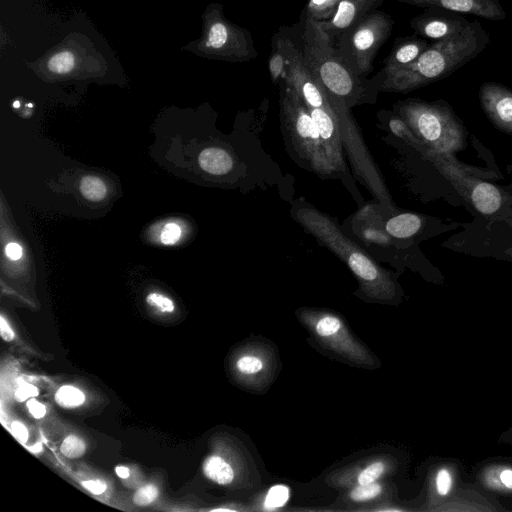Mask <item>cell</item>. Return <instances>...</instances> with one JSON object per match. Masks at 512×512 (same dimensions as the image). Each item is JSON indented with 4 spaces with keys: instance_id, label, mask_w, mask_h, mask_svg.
<instances>
[{
    "instance_id": "1",
    "label": "cell",
    "mask_w": 512,
    "mask_h": 512,
    "mask_svg": "<svg viewBox=\"0 0 512 512\" xmlns=\"http://www.w3.org/2000/svg\"><path fill=\"white\" fill-rule=\"evenodd\" d=\"M490 43L478 20L459 35L433 41L410 65L382 78L380 91L408 93L444 79L477 57Z\"/></svg>"
},
{
    "instance_id": "2",
    "label": "cell",
    "mask_w": 512,
    "mask_h": 512,
    "mask_svg": "<svg viewBox=\"0 0 512 512\" xmlns=\"http://www.w3.org/2000/svg\"><path fill=\"white\" fill-rule=\"evenodd\" d=\"M291 212L306 232L347 265L366 295L376 300L394 296L396 286L391 273L345 234L335 219L302 201L295 203Z\"/></svg>"
},
{
    "instance_id": "3",
    "label": "cell",
    "mask_w": 512,
    "mask_h": 512,
    "mask_svg": "<svg viewBox=\"0 0 512 512\" xmlns=\"http://www.w3.org/2000/svg\"><path fill=\"white\" fill-rule=\"evenodd\" d=\"M302 43L307 68L330 95L343 100L350 109L374 102L380 91L379 75L370 80L357 76L315 20L306 19Z\"/></svg>"
},
{
    "instance_id": "4",
    "label": "cell",
    "mask_w": 512,
    "mask_h": 512,
    "mask_svg": "<svg viewBox=\"0 0 512 512\" xmlns=\"http://www.w3.org/2000/svg\"><path fill=\"white\" fill-rule=\"evenodd\" d=\"M279 103L281 130L290 157L322 179L341 177L306 104L284 80L280 82Z\"/></svg>"
},
{
    "instance_id": "5",
    "label": "cell",
    "mask_w": 512,
    "mask_h": 512,
    "mask_svg": "<svg viewBox=\"0 0 512 512\" xmlns=\"http://www.w3.org/2000/svg\"><path fill=\"white\" fill-rule=\"evenodd\" d=\"M393 108L414 134L409 145L417 151L453 155L467 147V129L448 102L408 98Z\"/></svg>"
},
{
    "instance_id": "6",
    "label": "cell",
    "mask_w": 512,
    "mask_h": 512,
    "mask_svg": "<svg viewBox=\"0 0 512 512\" xmlns=\"http://www.w3.org/2000/svg\"><path fill=\"white\" fill-rule=\"evenodd\" d=\"M394 21L390 15L373 10L345 32L335 44L339 54L362 79L373 70L374 59L390 37Z\"/></svg>"
},
{
    "instance_id": "7",
    "label": "cell",
    "mask_w": 512,
    "mask_h": 512,
    "mask_svg": "<svg viewBox=\"0 0 512 512\" xmlns=\"http://www.w3.org/2000/svg\"><path fill=\"white\" fill-rule=\"evenodd\" d=\"M421 155L453 185L474 209L484 216L498 212L503 203V193L495 185L481 180V170L459 162L453 155L424 150Z\"/></svg>"
},
{
    "instance_id": "8",
    "label": "cell",
    "mask_w": 512,
    "mask_h": 512,
    "mask_svg": "<svg viewBox=\"0 0 512 512\" xmlns=\"http://www.w3.org/2000/svg\"><path fill=\"white\" fill-rule=\"evenodd\" d=\"M209 22L205 48L229 60L246 62L257 57L258 52L249 30L227 22L215 11Z\"/></svg>"
},
{
    "instance_id": "9",
    "label": "cell",
    "mask_w": 512,
    "mask_h": 512,
    "mask_svg": "<svg viewBox=\"0 0 512 512\" xmlns=\"http://www.w3.org/2000/svg\"><path fill=\"white\" fill-rule=\"evenodd\" d=\"M469 24L463 14L438 7L428 8L410 21L416 35L432 42L459 35Z\"/></svg>"
},
{
    "instance_id": "10",
    "label": "cell",
    "mask_w": 512,
    "mask_h": 512,
    "mask_svg": "<svg viewBox=\"0 0 512 512\" xmlns=\"http://www.w3.org/2000/svg\"><path fill=\"white\" fill-rule=\"evenodd\" d=\"M479 102L492 125L512 135V90L497 82H485L479 88Z\"/></svg>"
},
{
    "instance_id": "11",
    "label": "cell",
    "mask_w": 512,
    "mask_h": 512,
    "mask_svg": "<svg viewBox=\"0 0 512 512\" xmlns=\"http://www.w3.org/2000/svg\"><path fill=\"white\" fill-rule=\"evenodd\" d=\"M382 2L383 0H342L328 19L316 22L335 45L345 32Z\"/></svg>"
},
{
    "instance_id": "12",
    "label": "cell",
    "mask_w": 512,
    "mask_h": 512,
    "mask_svg": "<svg viewBox=\"0 0 512 512\" xmlns=\"http://www.w3.org/2000/svg\"><path fill=\"white\" fill-rule=\"evenodd\" d=\"M315 333L327 344L347 357L363 361L362 350L349 337L342 321L329 313L318 314L313 322Z\"/></svg>"
},
{
    "instance_id": "13",
    "label": "cell",
    "mask_w": 512,
    "mask_h": 512,
    "mask_svg": "<svg viewBox=\"0 0 512 512\" xmlns=\"http://www.w3.org/2000/svg\"><path fill=\"white\" fill-rule=\"evenodd\" d=\"M424 8H445L489 20H503L506 12L498 0H399Z\"/></svg>"
},
{
    "instance_id": "14",
    "label": "cell",
    "mask_w": 512,
    "mask_h": 512,
    "mask_svg": "<svg viewBox=\"0 0 512 512\" xmlns=\"http://www.w3.org/2000/svg\"><path fill=\"white\" fill-rule=\"evenodd\" d=\"M429 44L428 40L416 34L397 38L390 54L384 60L383 69L378 73L381 80L384 76L413 63Z\"/></svg>"
},
{
    "instance_id": "15",
    "label": "cell",
    "mask_w": 512,
    "mask_h": 512,
    "mask_svg": "<svg viewBox=\"0 0 512 512\" xmlns=\"http://www.w3.org/2000/svg\"><path fill=\"white\" fill-rule=\"evenodd\" d=\"M424 225L423 216L404 212L396 214L385 222V231L397 239H406L418 234Z\"/></svg>"
},
{
    "instance_id": "16",
    "label": "cell",
    "mask_w": 512,
    "mask_h": 512,
    "mask_svg": "<svg viewBox=\"0 0 512 512\" xmlns=\"http://www.w3.org/2000/svg\"><path fill=\"white\" fill-rule=\"evenodd\" d=\"M200 167L212 174L223 175L229 172L233 167V158L222 148L210 147L204 149L198 158Z\"/></svg>"
},
{
    "instance_id": "17",
    "label": "cell",
    "mask_w": 512,
    "mask_h": 512,
    "mask_svg": "<svg viewBox=\"0 0 512 512\" xmlns=\"http://www.w3.org/2000/svg\"><path fill=\"white\" fill-rule=\"evenodd\" d=\"M203 473L211 481L219 485H228L234 479V470L222 457L212 455L203 463Z\"/></svg>"
},
{
    "instance_id": "18",
    "label": "cell",
    "mask_w": 512,
    "mask_h": 512,
    "mask_svg": "<svg viewBox=\"0 0 512 512\" xmlns=\"http://www.w3.org/2000/svg\"><path fill=\"white\" fill-rule=\"evenodd\" d=\"M272 52L268 61V69L274 84H280L286 72V55L275 36L272 43Z\"/></svg>"
},
{
    "instance_id": "19",
    "label": "cell",
    "mask_w": 512,
    "mask_h": 512,
    "mask_svg": "<svg viewBox=\"0 0 512 512\" xmlns=\"http://www.w3.org/2000/svg\"><path fill=\"white\" fill-rule=\"evenodd\" d=\"M82 195L90 201H101L107 195V187L101 178L85 176L80 181Z\"/></svg>"
},
{
    "instance_id": "20",
    "label": "cell",
    "mask_w": 512,
    "mask_h": 512,
    "mask_svg": "<svg viewBox=\"0 0 512 512\" xmlns=\"http://www.w3.org/2000/svg\"><path fill=\"white\" fill-rule=\"evenodd\" d=\"M342 0H309L306 19L322 21L328 19Z\"/></svg>"
},
{
    "instance_id": "21",
    "label": "cell",
    "mask_w": 512,
    "mask_h": 512,
    "mask_svg": "<svg viewBox=\"0 0 512 512\" xmlns=\"http://www.w3.org/2000/svg\"><path fill=\"white\" fill-rule=\"evenodd\" d=\"M55 401L62 407L75 408L84 403L85 396L78 388L71 385H64L57 390Z\"/></svg>"
},
{
    "instance_id": "22",
    "label": "cell",
    "mask_w": 512,
    "mask_h": 512,
    "mask_svg": "<svg viewBox=\"0 0 512 512\" xmlns=\"http://www.w3.org/2000/svg\"><path fill=\"white\" fill-rule=\"evenodd\" d=\"M290 497V490L287 486L277 484L272 486L265 497L264 508L273 510L283 507Z\"/></svg>"
},
{
    "instance_id": "23",
    "label": "cell",
    "mask_w": 512,
    "mask_h": 512,
    "mask_svg": "<svg viewBox=\"0 0 512 512\" xmlns=\"http://www.w3.org/2000/svg\"><path fill=\"white\" fill-rule=\"evenodd\" d=\"M47 67L57 74L67 73L74 67V55L68 51L59 52L49 59Z\"/></svg>"
},
{
    "instance_id": "24",
    "label": "cell",
    "mask_w": 512,
    "mask_h": 512,
    "mask_svg": "<svg viewBox=\"0 0 512 512\" xmlns=\"http://www.w3.org/2000/svg\"><path fill=\"white\" fill-rule=\"evenodd\" d=\"M60 450L67 458L75 459L85 453L86 445L84 441L76 435H69L63 440Z\"/></svg>"
},
{
    "instance_id": "25",
    "label": "cell",
    "mask_w": 512,
    "mask_h": 512,
    "mask_svg": "<svg viewBox=\"0 0 512 512\" xmlns=\"http://www.w3.org/2000/svg\"><path fill=\"white\" fill-rule=\"evenodd\" d=\"M381 491V485L376 482L366 485H359L351 491L350 498L357 502L368 501L376 498L381 493Z\"/></svg>"
},
{
    "instance_id": "26",
    "label": "cell",
    "mask_w": 512,
    "mask_h": 512,
    "mask_svg": "<svg viewBox=\"0 0 512 512\" xmlns=\"http://www.w3.org/2000/svg\"><path fill=\"white\" fill-rule=\"evenodd\" d=\"M237 370L244 375H253L263 369V362L255 355H243L236 362Z\"/></svg>"
},
{
    "instance_id": "27",
    "label": "cell",
    "mask_w": 512,
    "mask_h": 512,
    "mask_svg": "<svg viewBox=\"0 0 512 512\" xmlns=\"http://www.w3.org/2000/svg\"><path fill=\"white\" fill-rule=\"evenodd\" d=\"M146 302L161 313H171L175 310L172 299L158 292L149 293L146 296Z\"/></svg>"
},
{
    "instance_id": "28",
    "label": "cell",
    "mask_w": 512,
    "mask_h": 512,
    "mask_svg": "<svg viewBox=\"0 0 512 512\" xmlns=\"http://www.w3.org/2000/svg\"><path fill=\"white\" fill-rule=\"evenodd\" d=\"M158 495V488L154 484H147L135 492L133 502L137 506H147L153 503Z\"/></svg>"
},
{
    "instance_id": "29",
    "label": "cell",
    "mask_w": 512,
    "mask_h": 512,
    "mask_svg": "<svg viewBox=\"0 0 512 512\" xmlns=\"http://www.w3.org/2000/svg\"><path fill=\"white\" fill-rule=\"evenodd\" d=\"M385 471V466L382 462H374L368 465L357 478L359 485H366L375 482L382 476Z\"/></svg>"
},
{
    "instance_id": "30",
    "label": "cell",
    "mask_w": 512,
    "mask_h": 512,
    "mask_svg": "<svg viewBox=\"0 0 512 512\" xmlns=\"http://www.w3.org/2000/svg\"><path fill=\"white\" fill-rule=\"evenodd\" d=\"M182 236V228L175 222L166 223L160 232V242L164 245L177 243Z\"/></svg>"
},
{
    "instance_id": "31",
    "label": "cell",
    "mask_w": 512,
    "mask_h": 512,
    "mask_svg": "<svg viewBox=\"0 0 512 512\" xmlns=\"http://www.w3.org/2000/svg\"><path fill=\"white\" fill-rule=\"evenodd\" d=\"M38 394V389L34 385L29 384L27 382H22L18 384V387L15 390V398L19 402L33 398Z\"/></svg>"
},
{
    "instance_id": "32",
    "label": "cell",
    "mask_w": 512,
    "mask_h": 512,
    "mask_svg": "<svg viewBox=\"0 0 512 512\" xmlns=\"http://www.w3.org/2000/svg\"><path fill=\"white\" fill-rule=\"evenodd\" d=\"M451 482L452 481L449 472L445 469L440 470L436 477V486L438 493L440 495L448 494L451 488Z\"/></svg>"
},
{
    "instance_id": "33",
    "label": "cell",
    "mask_w": 512,
    "mask_h": 512,
    "mask_svg": "<svg viewBox=\"0 0 512 512\" xmlns=\"http://www.w3.org/2000/svg\"><path fill=\"white\" fill-rule=\"evenodd\" d=\"M84 488H86L88 491L95 495H100L106 491V484L105 482L99 480V479H93V480H85L81 483Z\"/></svg>"
},
{
    "instance_id": "34",
    "label": "cell",
    "mask_w": 512,
    "mask_h": 512,
    "mask_svg": "<svg viewBox=\"0 0 512 512\" xmlns=\"http://www.w3.org/2000/svg\"><path fill=\"white\" fill-rule=\"evenodd\" d=\"M5 255L12 261H17L23 256V248L17 242H9L5 246Z\"/></svg>"
},
{
    "instance_id": "35",
    "label": "cell",
    "mask_w": 512,
    "mask_h": 512,
    "mask_svg": "<svg viewBox=\"0 0 512 512\" xmlns=\"http://www.w3.org/2000/svg\"><path fill=\"white\" fill-rule=\"evenodd\" d=\"M27 408L32 416L37 419L43 418L46 414L45 406L32 398L27 401Z\"/></svg>"
},
{
    "instance_id": "36",
    "label": "cell",
    "mask_w": 512,
    "mask_h": 512,
    "mask_svg": "<svg viewBox=\"0 0 512 512\" xmlns=\"http://www.w3.org/2000/svg\"><path fill=\"white\" fill-rule=\"evenodd\" d=\"M11 430L13 434L21 441L26 442L28 439L27 428L19 421H13L11 423Z\"/></svg>"
},
{
    "instance_id": "37",
    "label": "cell",
    "mask_w": 512,
    "mask_h": 512,
    "mask_svg": "<svg viewBox=\"0 0 512 512\" xmlns=\"http://www.w3.org/2000/svg\"><path fill=\"white\" fill-rule=\"evenodd\" d=\"M0 333L1 337L4 341L10 342L15 338V334L10 327V325L6 322L3 316L0 317Z\"/></svg>"
},
{
    "instance_id": "38",
    "label": "cell",
    "mask_w": 512,
    "mask_h": 512,
    "mask_svg": "<svg viewBox=\"0 0 512 512\" xmlns=\"http://www.w3.org/2000/svg\"><path fill=\"white\" fill-rule=\"evenodd\" d=\"M501 482L512 489V470L506 469L500 475Z\"/></svg>"
},
{
    "instance_id": "39",
    "label": "cell",
    "mask_w": 512,
    "mask_h": 512,
    "mask_svg": "<svg viewBox=\"0 0 512 512\" xmlns=\"http://www.w3.org/2000/svg\"><path fill=\"white\" fill-rule=\"evenodd\" d=\"M115 472L118 477L123 478V479L128 478L130 475V470L125 466H117L115 468Z\"/></svg>"
},
{
    "instance_id": "40",
    "label": "cell",
    "mask_w": 512,
    "mask_h": 512,
    "mask_svg": "<svg viewBox=\"0 0 512 512\" xmlns=\"http://www.w3.org/2000/svg\"><path fill=\"white\" fill-rule=\"evenodd\" d=\"M13 107H14L15 109H18V108L20 107V102H19L18 100H15V101L13 102Z\"/></svg>"
},
{
    "instance_id": "41",
    "label": "cell",
    "mask_w": 512,
    "mask_h": 512,
    "mask_svg": "<svg viewBox=\"0 0 512 512\" xmlns=\"http://www.w3.org/2000/svg\"><path fill=\"white\" fill-rule=\"evenodd\" d=\"M27 107H33V104L32 103H28Z\"/></svg>"
}]
</instances>
